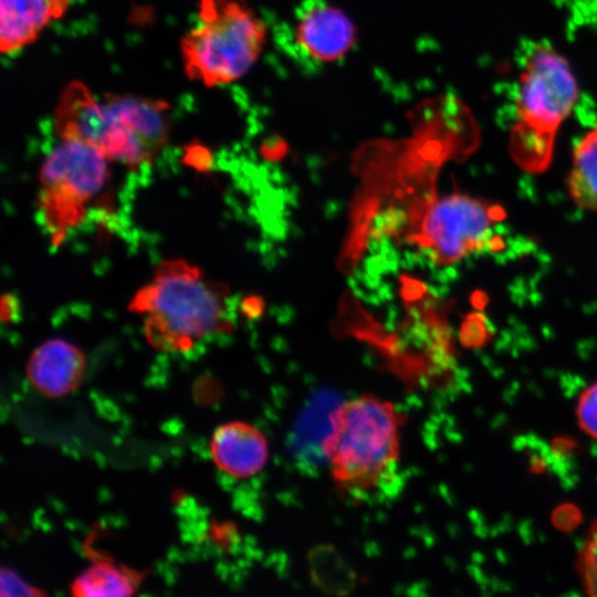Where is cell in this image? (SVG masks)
<instances>
[{"label": "cell", "instance_id": "ac0fdd59", "mask_svg": "<svg viewBox=\"0 0 597 597\" xmlns=\"http://www.w3.org/2000/svg\"><path fill=\"white\" fill-rule=\"evenodd\" d=\"M59 1L65 3L66 6H69V3H70V0H59Z\"/></svg>", "mask_w": 597, "mask_h": 597}, {"label": "cell", "instance_id": "30bf717a", "mask_svg": "<svg viewBox=\"0 0 597 597\" xmlns=\"http://www.w3.org/2000/svg\"><path fill=\"white\" fill-rule=\"evenodd\" d=\"M86 357L73 343L53 338L40 344L27 363L30 384L42 395L51 398L74 391L82 383Z\"/></svg>", "mask_w": 597, "mask_h": 597}, {"label": "cell", "instance_id": "ba28073f", "mask_svg": "<svg viewBox=\"0 0 597 597\" xmlns=\"http://www.w3.org/2000/svg\"><path fill=\"white\" fill-rule=\"evenodd\" d=\"M293 35L301 54L316 63L338 61L356 41L350 19L325 0H306L301 4Z\"/></svg>", "mask_w": 597, "mask_h": 597}, {"label": "cell", "instance_id": "8992f818", "mask_svg": "<svg viewBox=\"0 0 597 597\" xmlns=\"http://www.w3.org/2000/svg\"><path fill=\"white\" fill-rule=\"evenodd\" d=\"M504 218L501 207L469 195L430 193L409 239L432 263L448 265L489 247L501 248L495 227Z\"/></svg>", "mask_w": 597, "mask_h": 597}, {"label": "cell", "instance_id": "4fadbf2b", "mask_svg": "<svg viewBox=\"0 0 597 597\" xmlns=\"http://www.w3.org/2000/svg\"><path fill=\"white\" fill-rule=\"evenodd\" d=\"M568 190L578 207L597 210V125L574 149Z\"/></svg>", "mask_w": 597, "mask_h": 597}, {"label": "cell", "instance_id": "52a82bcc", "mask_svg": "<svg viewBox=\"0 0 597 597\" xmlns=\"http://www.w3.org/2000/svg\"><path fill=\"white\" fill-rule=\"evenodd\" d=\"M109 161L100 148L76 139L62 140L45 158L39 176V206L54 243L82 221L108 179Z\"/></svg>", "mask_w": 597, "mask_h": 597}, {"label": "cell", "instance_id": "7a4b0ae2", "mask_svg": "<svg viewBox=\"0 0 597 597\" xmlns=\"http://www.w3.org/2000/svg\"><path fill=\"white\" fill-rule=\"evenodd\" d=\"M54 129L62 140L92 144L111 161L136 167L168 143L170 108L166 101L133 94L106 93L97 100L84 83L73 81L60 94Z\"/></svg>", "mask_w": 597, "mask_h": 597}, {"label": "cell", "instance_id": "9c48e42d", "mask_svg": "<svg viewBox=\"0 0 597 597\" xmlns=\"http://www.w3.org/2000/svg\"><path fill=\"white\" fill-rule=\"evenodd\" d=\"M210 455L214 465L227 475L249 479L265 468L270 444L258 427L241 420L228 421L214 430Z\"/></svg>", "mask_w": 597, "mask_h": 597}, {"label": "cell", "instance_id": "9a60e30c", "mask_svg": "<svg viewBox=\"0 0 597 597\" xmlns=\"http://www.w3.org/2000/svg\"><path fill=\"white\" fill-rule=\"evenodd\" d=\"M578 566L586 591L597 596V527L580 553Z\"/></svg>", "mask_w": 597, "mask_h": 597}, {"label": "cell", "instance_id": "5bb4252c", "mask_svg": "<svg viewBox=\"0 0 597 597\" xmlns=\"http://www.w3.org/2000/svg\"><path fill=\"white\" fill-rule=\"evenodd\" d=\"M576 417L580 429L597 439V383L587 387L580 395Z\"/></svg>", "mask_w": 597, "mask_h": 597}, {"label": "cell", "instance_id": "2e32d148", "mask_svg": "<svg viewBox=\"0 0 597 597\" xmlns=\"http://www.w3.org/2000/svg\"><path fill=\"white\" fill-rule=\"evenodd\" d=\"M0 595L2 597H29L43 596L44 593L30 585L18 573L11 568H1L0 572Z\"/></svg>", "mask_w": 597, "mask_h": 597}, {"label": "cell", "instance_id": "277c9868", "mask_svg": "<svg viewBox=\"0 0 597 597\" xmlns=\"http://www.w3.org/2000/svg\"><path fill=\"white\" fill-rule=\"evenodd\" d=\"M578 84L568 61L547 42L523 50L515 93V122L509 148L526 172L549 166L557 130L573 111Z\"/></svg>", "mask_w": 597, "mask_h": 597}, {"label": "cell", "instance_id": "3957f363", "mask_svg": "<svg viewBox=\"0 0 597 597\" xmlns=\"http://www.w3.org/2000/svg\"><path fill=\"white\" fill-rule=\"evenodd\" d=\"M227 290L184 260L159 263L129 307L145 318L148 343L160 352L181 353L198 341L227 332Z\"/></svg>", "mask_w": 597, "mask_h": 597}, {"label": "cell", "instance_id": "7c38bea8", "mask_svg": "<svg viewBox=\"0 0 597 597\" xmlns=\"http://www.w3.org/2000/svg\"><path fill=\"white\" fill-rule=\"evenodd\" d=\"M142 575L112 562H97L71 584L76 597H126L138 588Z\"/></svg>", "mask_w": 597, "mask_h": 597}, {"label": "cell", "instance_id": "6da1fadb", "mask_svg": "<svg viewBox=\"0 0 597 597\" xmlns=\"http://www.w3.org/2000/svg\"><path fill=\"white\" fill-rule=\"evenodd\" d=\"M402 423L391 401L371 394L346 400L332 412L322 450L342 492L365 501L398 490Z\"/></svg>", "mask_w": 597, "mask_h": 597}, {"label": "cell", "instance_id": "8fae6325", "mask_svg": "<svg viewBox=\"0 0 597 597\" xmlns=\"http://www.w3.org/2000/svg\"><path fill=\"white\" fill-rule=\"evenodd\" d=\"M69 6L59 0H0V49L10 53L32 43Z\"/></svg>", "mask_w": 597, "mask_h": 597}, {"label": "cell", "instance_id": "5b68a950", "mask_svg": "<svg viewBox=\"0 0 597 597\" xmlns=\"http://www.w3.org/2000/svg\"><path fill=\"white\" fill-rule=\"evenodd\" d=\"M266 39V25L242 0H200L198 23L180 41L189 78L208 87L242 77Z\"/></svg>", "mask_w": 597, "mask_h": 597}, {"label": "cell", "instance_id": "e0dca14e", "mask_svg": "<svg viewBox=\"0 0 597 597\" xmlns=\"http://www.w3.org/2000/svg\"><path fill=\"white\" fill-rule=\"evenodd\" d=\"M580 521L579 511L573 505H562L553 514V522L561 530H572Z\"/></svg>", "mask_w": 597, "mask_h": 597}]
</instances>
